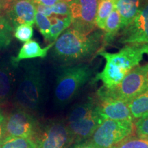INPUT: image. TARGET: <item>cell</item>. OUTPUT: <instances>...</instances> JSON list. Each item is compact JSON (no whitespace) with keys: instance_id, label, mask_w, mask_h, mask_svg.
I'll return each mask as SVG.
<instances>
[{"instance_id":"obj_1","label":"cell","mask_w":148,"mask_h":148,"mask_svg":"<svg viewBox=\"0 0 148 148\" xmlns=\"http://www.w3.org/2000/svg\"><path fill=\"white\" fill-rule=\"evenodd\" d=\"M103 31L101 29L85 35L69 27L55 41L51 55L61 65L80 63L103 47Z\"/></svg>"},{"instance_id":"obj_2","label":"cell","mask_w":148,"mask_h":148,"mask_svg":"<svg viewBox=\"0 0 148 148\" xmlns=\"http://www.w3.org/2000/svg\"><path fill=\"white\" fill-rule=\"evenodd\" d=\"M146 54H148V44L126 45L116 53L107 52L101 48L96 56L103 57L106 64L102 71L96 73L93 81L101 80L103 86L107 88L114 87L131 70L139 65Z\"/></svg>"},{"instance_id":"obj_3","label":"cell","mask_w":148,"mask_h":148,"mask_svg":"<svg viewBox=\"0 0 148 148\" xmlns=\"http://www.w3.org/2000/svg\"><path fill=\"white\" fill-rule=\"evenodd\" d=\"M14 96L15 108L34 114L43 104L45 95V72L38 61L25 63Z\"/></svg>"},{"instance_id":"obj_4","label":"cell","mask_w":148,"mask_h":148,"mask_svg":"<svg viewBox=\"0 0 148 148\" xmlns=\"http://www.w3.org/2000/svg\"><path fill=\"white\" fill-rule=\"evenodd\" d=\"M96 69L97 67L92 64L84 62L60 65L56 73L53 91L56 106L63 108L71 102L92 78Z\"/></svg>"},{"instance_id":"obj_5","label":"cell","mask_w":148,"mask_h":148,"mask_svg":"<svg viewBox=\"0 0 148 148\" xmlns=\"http://www.w3.org/2000/svg\"><path fill=\"white\" fill-rule=\"evenodd\" d=\"M103 121L98 112L97 102L89 97L71 108L65 123L75 144L89 139Z\"/></svg>"},{"instance_id":"obj_6","label":"cell","mask_w":148,"mask_h":148,"mask_svg":"<svg viewBox=\"0 0 148 148\" xmlns=\"http://www.w3.org/2000/svg\"><path fill=\"white\" fill-rule=\"evenodd\" d=\"M148 88V63L131 70L119 84L113 88L101 86L97 90L98 99L111 98L128 103Z\"/></svg>"},{"instance_id":"obj_7","label":"cell","mask_w":148,"mask_h":148,"mask_svg":"<svg viewBox=\"0 0 148 148\" xmlns=\"http://www.w3.org/2000/svg\"><path fill=\"white\" fill-rule=\"evenodd\" d=\"M134 132V121L105 120L88 140L95 148H110Z\"/></svg>"},{"instance_id":"obj_8","label":"cell","mask_w":148,"mask_h":148,"mask_svg":"<svg viewBox=\"0 0 148 148\" xmlns=\"http://www.w3.org/2000/svg\"><path fill=\"white\" fill-rule=\"evenodd\" d=\"M39 122L34 114L23 109L14 108L5 114L3 138H25L33 139L39 129Z\"/></svg>"},{"instance_id":"obj_9","label":"cell","mask_w":148,"mask_h":148,"mask_svg":"<svg viewBox=\"0 0 148 148\" xmlns=\"http://www.w3.org/2000/svg\"><path fill=\"white\" fill-rule=\"evenodd\" d=\"M36 148H69L73 143L63 120H49L40 125L33 138Z\"/></svg>"},{"instance_id":"obj_10","label":"cell","mask_w":148,"mask_h":148,"mask_svg":"<svg viewBox=\"0 0 148 148\" xmlns=\"http://www.w3.org/2000/svg\"><path fill=\"white\" fill-rule=\"evenodd\" d=\"M99 0H71L69 2L71 23L70 27L88 35L95 30V18Z\"/></svg>"},{"instance_id":"obj_11","label":"cell","mask_w":148,"mask_h":148,"mask_svg":"<svg viewBox=\"0 0 148 148\" xmlns=\"http://www.w3.org/2000/svg\"><path fill=\"white\" fill-rule=\"evenodd\" d=\"M118 42L125 45L148 44V1L143 3L132 22L120 31Z\"/></svg>"},{"instance_id":"obj_12","label":"cell","mask_w":148,"mask_h":148,"mask_svg":"<svg viewBox=\"0 0 148 148\" xmlns=\"http://www.w3.org/2000/svg\"><path fill=\"white\" fill-rule=\"evenodd\" d=\"M98 99L99 101L97 103V110L103 121L128 120L134 121L130 113L128 103L127 102L111 98Z\"/></svg>"},{"instance_id":"obj_13","label":"cell","mask_w":148,"mask_h":148,"mask_svg":"<svg viewBox=\"0 0 148 148\" xmlns=\"http://www.w3.org/2000/svg\"><path fill=\"white\" fill-rule=\"evenodd\" d=\"M36 12V6L30 0H18L5 10V16L13 27L22 24L32 25Z\"/></svg>"},{"instance_id":"obj_14","label":"cell","mask_w":148,"mask_h":148,"mask_svg":"<svg viewBox=\"0 0 148 148\" xmlns=\"http://www.w3.org/2000/svg\"><path fill=\"white\" fill-rule=\"evenodd\" d=\"M17 66L10 60L0 61V106L8 103L15 84V70Z\"/></svg>"},{"instance_id":"obj_15","label":"cell","mask_w":148,"mask_h":148,"mask_svg":"<svg viewBox=\"0 0 148 148\" xmlns=\"http://www.w3.org/2000/svg\"><path fill=\"white\" fill-rule=\"evenodd\" d=\"M55 42H51L45 47H40V44L36 40H30L29 41L25 42L16 55V56H12L10 60L16 66H18V64L22 60H29V59L40 58H45L47 56L48 51L51 49L54 45Z\"/></svg>"},{"instance_id":"obj_16","label":"cell","mask_w":148,"mask_h":148,"mask_svg":"<svg viewBox=\"0 0 148 148\" xmlns=\"http://www.w3.org/2000/svg\"><path fill=\"white\" fill-rule=\"evenodd\" d=\"M144 3V0H116L115 8L120 16V30L132 22Z\"/></svg>"},{"instance_id":"obj_17","label":"cell","mask_w":148,"mask_h":148,"mask_svg":"<svg viewBox=\"0 0 148 148\" xmlns=\"http://www.w3.org/2000/svg\"><path fill=\"white\" fill-rule=\"evenodd\" d=\"M103 30V47L110 45L120 30V16L116 8L113 9L107 18Z\"/></svg>"},{"instance_id":"obj_18","label":"cell","mask_w":148,"mask_h":148,"mask_svg":"<svg viewBox=\"0 0 148 148\" xmlns=\"http://www.w3.org/2000/svg\"><path fill=\"white\" fill-rule=\"evenodd\" d=\"M128 106L134 121L148 114V88L128 103Z\"/></svg>"},{"instance_id":"obj_19","label":"cell","mask_w":148,"mask_h":148,"mask_svg":"<svg viewBox=\"0 0 148 148\" xmlns=\"http://www.w3.org/2000/svg\"><path fill=\"white\" fill-rule=\"evenodd\" d=\"M49 18L51 22V26L49 30V36L46 41L51 43V42H55L64 31H65L66 29L71 26V15H69L66 17L53 16Z\"/></svg>"},{"instance_id":"obj_20","label":"cell","mask_w":148,"mask_h":148,"mask_svg":"<svg viewBox=\"0 0 148 148\" xmlns=\"http://www.w3.org/2000/svg\"><path fill=\"white\" fill-rule=\"evenodd\" d=\"M115 3L116 0H99L95 18V25L97 29H104L107 18L115 8Z\"/></svg>"},{"instance_id":"obj_21","label":"cell","mask_w":148,"mask_h":148,"mask_svg":"<svg viewBox=\"0 0 148 148\" xmlns=\"http://www.w3.org/2000/svg\"><path fill=\"white\" fill-rule=\"evenodd\" d=\"M36 10L45 14L48 18L53 17H66L71 15L69 2L61 1L51 6H43V5H35Z\"/></svg>"},{"instance_id":"obj_22","label":"cell","mask_w":148,"mask_h":148,"mask_svg":"<svg viewBox=\"0 0 148 148\" xmlns=\"http://www.w3.org/2000/svg\"><path fill=\"white\" fill-rule=\"evenodd\" d=\"M14 27L5 15H0V51L10 45L13 37Z\"/></svg>"},{"instance_id":"obj_23","label":"cell","mask_w":148,"mask_h":148,"mask_svg":"<svg viewBox=\"0 0 148 148\" xmlns=\"http://www.w3.org/2000/svg\"><path fill=\"white\" fill-rule=\"evenodd\" d=\"M110 148H148V137L131 135Z\"/></svg>"},{"instance_id":"obj_24","label":"cell","mask_w":148,"mask_h":148,"mask_svg":"<svg viewBox=\"0 0 148 148\" xmlns=\"http://www.w3.org/2000/svg\"><path fill=\"white\" fill-rule=\"evenodd\" d=\"M0 148H36L34 141L31 138H7L0 143Z\"/></svg>"},{"instance_id":"obj_25","label":"cell","mask_w":148,"mask_h":148,"mask_svg":"<svg viewBox=\"0 0 148 148\" xmlns=\"http://www.w3.org/2000/svg\"><path fill=\"white\" fill-rule=\"evenodd\" d=\"M35 23H36L37 28L38 29L40 34L42 35L46 41L49 36V30L51 26L50 18H48L41 12L37 11L36 16H35Z\"/></svg>"},{"instance_id":"obj_26","label":"cell","mask_w":148,"mask_h":148,"mask_svg":"<svg viewBox=\"0 0 148 148\" xmlns=\"http://www.w3.org/2000/svg\"><path fill=\"white\" fill-rule=\"evenodd\" d=\"M34 34L32 25L29 24H22L14 27L13 36L18 41L25 42L30 40Z\"/></svg>"},{"instance_id":"obj_27","label":"cell","mask_w":148,"mask_h":148,"mask_svg":"<svg viewBox=\"0 0 148 148\" xmlns=\"http://www.w3.org/2000/svg\"><path fill=\"white\" fill-rule=\"evenodd\" d=\"M134 126L136 136L148 137V114L134 121Z\"/></svg>"},{"instance_id":"obj_28","label":"cell","mask_w":148,"mask_h":148,"mask_svg":"<svg viewBox=\"0 0 148 148\" xmlns=\"http://www.w3.org/2000/svg\"><path fill=\"white\" fill-rule=\"evenodd\" d=\"M35 5L51 6L63 0H30Z\"/></svg>"},{"instance_id":"obj_29","label":"cell","mask_w":148,"mask_h":148,"mask_svg":"<svg viewBox=\"0 0 148 148\" xmlns=\"http://www.w3.org/2000/svg\"><path fill=\"white\" fill-rule=\"evenodd\" d=\"M69 148H95L94 145L90 143L89 140L80 142L78 143H75Z\"/></svg>"},{"instance_id":"obj_30","label":"cell","mask_w":148,"mask_h":148,"mask_svg":"<svg viewBox=\"0 0 148 148\" xmlns=\"http://www.w3.org/2000/svg\"><path fill=\"white\" fill-rule=\"evenodd\" d=\"M5 116V114L3 110L1 108H0V143H1L3 138V126Z\"/></svg>"},{"instance_id":"obj_31","label":"cell","mask_w":148,"mask_h":148,"mask_svg":"<svg viewBox=\"0 0 148 148\" xmlns=\"http://www.w3.org/2000/svg\"><path fill=\"white\" fill-rule=\"evenodd\" d=\"M18 0H0V3L1 4V7L5 11L10 8V5Z\"/></svg>"},{"instance_id":"obj_32","label":"cell","mask_w":148,"mask_h":148,"mask_svg":"<svg viewBox=\"0 0 148 148\" xmlns=\"http://www.w3.org/2000/svg\"><path fill=\"white\" fill-rule=\"evenodd\" d=\"M1 8H2V7H1V3H0V11H1Z\"/></svg>"},{"instance_id":"obj_33","label":"cell","mask_w":148,"mask_h":148,"mask_svg":"<svg viewBox=\"0 0 148 148\" xmlns=\"http://www.w3.org/2000/svg\"><path fill=\"white\" fill-rule=\"evenodd\" d=\"M64 1H67V2H69V1H71V0H64Z\"/></svg>"},{"instance_id":"obj_34","label":"cell","mask_w":148,"mask_h":148,"mask_svg":"<svg viewBox=\"0 0 148 148\" xmlns=\"http://www.w3.org/2000/svg\"><path fill=\"white\" fill-rule=\"evenodd\" d=\"M144 1H145V2H147L148 0H144Z\"/></svg>"}]
</instances>
